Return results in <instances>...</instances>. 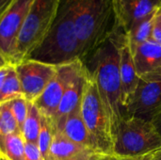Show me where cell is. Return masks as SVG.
Returning <instances> with one entry per match:
<instances>
[{"mask_svg": "<svg viewBox=\"0 0 161 160\" xmlns=\"http://www.w3.org/2000/svg\"><path fill=\"white\" fill-rule=\"evenodd\" d=\"M161 108V79L140 78L136 91L125 108L124 117L152 122Z\"/></svg>", "mask_w": 161, "mask_h": 160, "instance_id": "cell-10", "label": "cell"}, {"mask_svg": "<svg viewBox=\"0 0 161 160\" xmlns=\"http://www.w3.org/2000/svg\"><path fill=\"white\" fill-rule=\"evenodd\" d=\"M151 41L161 45V22L158 16V11L154 18L152 32H151Z\"/></svg>", "mask_w": 161, "mask_h": 160, "instance_id": "cell-26", "label": "cell"}, {"mask_svg": "<svg viewBox=\"0 0 161 160\" xmlns=\"http://www.w3.org/2000/svg\"><path fill=\"white\" fill-rule=\"evenodd\" d=\"M120 77L122 88V105L125 112V108L132 98L140 80L126 34L120 44Z\"/></svg>", "mask_w": 161, "mask_h": 160, "instance_id": "cell-13", "label": "cell"}, {"mask_svg": "<svg viewBox=\"0 0 161 160\" xmlns=\"http://www.w3.org/2000/svg\"><path fill=\"white\" fill-rule=\"evenodd\" d=\"M81 0H59L54 24L42 43L26 59L59 66L80 59L75 23Z\"/></svg>", "mask_w": 161, "mask_h": 160, "instance_id": "cell-2", "label": "cell"}, {"mask_svg": "<svg viewBox=\"0 0 161 160\" xmlns=\"http://www.w3.org/2000/svg\"><path fill=\"white\" fill-rule=\"evenodd\" d=\"M160 152L161 150L139 157H120L116 155H102L98 160H154Z\"/></svg>", "mask_w": 161, "mask_h": 160, "instance_id": "cell-24", "label": "cell"}, {"mask_svg": "<svg viewBox=\"0 0 161 160\" xmlns=\"http://www.w3.org/2000/svg\"><path fill=\"white\" fill-rule=\"evenodd\" d=\"M9 105H10L11 110L13 112V115L17 121L20 131L22 133L24 124H25V121L27 116L28 101H26L24 97H18L16 99L9 101Z\"/></svg>", "mask_w": 161, "mask_h": 160, "instance_id": "cell-23", "label": "cell"}, {"mask_svg": "<svg viewBox=\"0 0 161 160\" xmlns=\"http://www.w3.org/2000/svg\"><path fill=\"white\" fill-rule=\"evenodd\" d=\"M10 65H11V64H8L7 66H5V67H3L2 69H0V92H1V91H2V88H3L5 79H6L7 74H8V70H9Z\"/></svg>", "mask_w": 161, "mask_h": 160, "instance_id": "cell-28", "label": "cell"}, {"mask_svg": "<svg viewBox=\"0 0 161 160\" xmlns=\"http://www.w3.org/2000/svg\"><path fill=\"white\" fill-rule=\"evenodd\" d=\"M86 74L87 70L84 65V68L72 79V81L67 86L54 119L55 124L67 117L80 106L86 81Z\"/></svg>", "mask_w": 161, "mask_h": 160, "instance_id": "cell-15", "label": "cell"}, {"mask_svg": "<svg viewBox=\"0 0 161 160\" xmlns=\"http://www.w3.org/2000/svg\"><path fill=\"white\" fill-rule=\"evenodd\" d=\"M11 1L12 0H0V15L8 8V6L11 3Z\"/></svg>", "mask_w": 161, "mask_h": 160, "instance_id": "cell-30", "label": "cell"}, {"mask_svg": "<svg viewBox=\"0 0 161 160\" xmlns=\"http://www.w3.org/2000/svg\"><path fill=\"white\" fill-rule=\"evenodd\" d=\"M59 0H33L21 30L15 65L28 58L47 37L57 16Z\"/></svg>", "mask_w": 161, "mask_h": 160, "instance_id": "cell-6", "label": "cell"}, {"mask_svg": "<svg viewBox=\"0 0 161 160\" xmlns=\"http://www.w3.org/2000/svg\"><path fill=\"white\" fill-rule=\"evenodd\" d=\"M88 152H94V151H92L82 145H79L72 141L71 140H69L68 138H66L64 135H62L60 132L57 130L53 141L51 143V146L49 148L46 160L68 159Z\"/></svg>", "mask_w": 161, "mask_h": 160, "instance_id": "cell-16", "label": "cell"}, {"mask_svg": "<svg viewBox=\"0 0 161 160\" xmlns=\"http://www.w3.org/2000/svg\"><path fill=\"white\" fill-rule=\"evenodd\" d=\"M1 137H2V133H1V129H0V140H1Z\"/></svg>", "mask_w": 161, "mask_h": 160, "instance_id": "cell-35", "label": "cell"}, {"mask_svg": "<svg viewBox=\"0 0 161 160\" xmlns=\"http://www.w3.org/2000/svg\"><path fill=\"white\" fill-rule=\"evenodd\" d=\"M18 97H24L23 91L15 70V66L10 65L0 92V104L9 102Z\"/></svg>", "mask_w": 161, "mask_h": 160, "instance_id": "cell-20", "label": "cell"}, {"mask_svg": "<svg viewBox=\"0 0 161 160\" xmlns=\"http://www.w3.org/2000/svg\"><path fill=\"white\" fill-rule=\"evenodd\" d=\"M84 68L81 59L57 66V74L41 96L33 102L42 115L55 119L65 90L72 79Z\"/></svg>", "mask_w": 161, "mask_h": 160, "instance_id": "cell-8", "label": "cell"}, {"mask_svg": "<svg viewBox=\"0 0 161 160\" xmlns=\"http://www.w3.org/2000/svg\"><path fill=\"white\" fill-rule=\"evenodd\" d=\"M80 111L96 152L102 155H113L114 137L99 97L95 81L88 71L80 103Z\"/></svg>", "mask_w": 161, "mask_h": 160, "instance_id": "cell-5", "label": "cell"}, {"mask_svg": "<svg viewBox=\"0 0 161 160\" xmlns=\"http://www.w3.org/2000/svg\"><path fill=\"white\" fill-rule=\"evenodd\" d=\"M158 18H159V20H160L161 22V8L158 10Z\"/></svg>", "mask_w": 161, "mask_h": 160, "instance_id": "cell-33", "label": "cell"}, {"mask_svg": "<svg viewBox=\"0 0 161 160\" xmlns=\"http://www.w3.org/2000/svg\"><path fill=\"white\" fill-rule=\"evenodd\" d=\"M125 33L119 28L94 49L83 63L95 81L99 97L114 137L124 118L120 77V44Z\"/></svg>", "mask_w": 161, "mask_h": 160, "instance_id": "cell-1", "label": "cell"}, {"mask_svg": "<svg viewBox=\"0 0 161 160\" xmlns=\"http://www.w3.org/2000/svg\"><path fill=\"white\" fill-rule=\"evenodd\" d=\"M8 64H9L8 61L7 60V58H5V56L3 55V53L0 50V69H2L3 67L7 66Z\"/></svg>", "mask_w": 161, "mask_h": 160, "instance_id": "cell-31", "label": "cell"}, {"mask_svg": "<svg viewBox=\"0 0 161 160\" xmlns=\"http://www.w3.org/2000/svg\"><path fill=\"white\" fill-rule=\"evenodd\" d=\"M41 130V113L34 103L28 102L27 116L24 124L22 135L25 142L38 145V139Z\"/></svg>", "mask_w": 161, "mask_h": 160, "instance_id": "cell-18", "label": "cell"}, {"mask_svg": "<svg viewBox=\"0 0 161 160\" xmlns=\"http://www.w3.org/2000/svg\"><path fill=\"white\" fill-rule=\"evenodd\" d=\"M32 2L12 0L0 15V50L11 65H15L18 39Z\"/></svg>", "mask_w": 161, "mask_h": 160, "instance_id": "cell-7", "label": "cell"}, {"mask_svg": "<svg viewBox=\"0 0 161 160\" xmlns=\"http://www.w3.org/2000/svg\"><path fill=\"white\" fill-rule=\"evenodd\" d=\"M161 150V135L154 124L136 117H124L115 134L113 155L139 157Z\"/></svg>", "mask_w": 161, "mask_h": 160, "instance_id": "cell-4", "label": "cell"}, {"mask_svg": "<svg viewBox=\"0 0 161 160\" xmlns=\"http://www.w3.org/2000/svg\"><path fill=\"white\" fill-rule=\"evenodd\" d=\"M119 28L115 0H81L75 23L80 59L83 61Z\"/></svg>", "mask_w": 161, "mask_h": 160, "instance_id": "cell-3", "label": "cell"}, {"mask_svg": "<svg viewBox=\"0 0 161 160\" xmlns=\"http://www.w3.org/2000/svg\"><path fill=\"white\" fill-rule=\"evenodd\" d=\"M0 129L3 136L22 134L11 110L9 102L0 104Z\"/></svg>", "mask_w": 161, "mask_h": 160, "instance_id": "cell-22", "label": "cell"}, {"mask_svg": "<svg viewBox=\"0 0 161 160\" xmlns=\"http://www.w3.org/2000/svg\"><path fill=\"white\" fill-rule=\"evenodd\" d=\"M161 8V0H115L119 27L127 34L136 25L154 15Z\"/></svg>", "mask_w": 161, "mask_h": 160, "instance_id": "cell-11", "label": "cell"}, {"mask_svg": "<svg viewBox=\"0 0 161 160\" xmlns=\"http://www.w3.org/2000/svg\"><path fill=\"white\" fill-rule=\"evenodd\" d=\"M25 160H43L38 145L31 142H25Z\"/></svg>", "mask_w": 161, "mask_h": 160, "instance_id": "cell-25", "label": "cell"}, {"mask_svg": "<svg viewBox=\"0 0 161 160\" xmlns=\"http://www.w3.org/2000/svg\"><path fill=\"white\" fill-rule=\"evenodd\" d=\"M130 49L140 78L161 79V45L148 41Z\"/></svg>", "mask_w": 161, "mask_h": 160, "instance_id": "cell-12", "label": "cell"}, {"mask_svg": "<svg viewBox=\"0 0 161 160\" xmlns=\"http://www.w3.org/2000/svg\"><path fill=\"white\" fill-rule=\"evenodd\" d=\"M25 141L22 134H11L1 137L0 157L8 160H25Z\"/></svg>", "mask_w": 161, "mask_h": 160, "instance_id": "cell-17", "label": "cell"}, {"mask_svg": "<svg viewBox=\"0 0 161 160\" xmlns=\"http://www.w3.org/2000/svg\"><path fill=\"white\" fill-rule=\"evenodd\" d=\"M14 66L23 96L31 103L41 96L57 74V66L32 59H25Z\"/></svg>", "mask_w": 161, "mask_h": 160, "instance_id": "cell-9", "label": "cell"}, {"mask_svg": "<svg viewBox=\"0 0 161 160\" xmlns=\"http://www.w3.org/2000/svg\"><path fill=\"white\" fill-rule=\"evenodd\" d=\"M102 156V154H98L95 152H88L79 156H76L75 157H71L68 159L63 160H98V158Z\"/></svg>", "mask_w": 161, "mask_h": 160, "instance_id": "cell-27", "label": "cell"}, {"mask_svg": "<svg viewBox=\"0 0 161 160\" xmlns=\"http://www.w3.org/2000/svg\"><path fill=\"white\" fill-rule=\"evenodd\" d=\"M57 127L53 119L41 114V130L38 139V147L43 160L47 159L49 148L56 134Z\"/></svg>", "mask_w": 161, "mask_h": 160, "instance_id": "cell-19", "label": "cell"}, {"mask_svg": "<svg viewBox=\"0 0 161 160\" xmlns=\"http://www.w3.org/2000/svg\"><path fill=\"white\" fill-rule=\"evenodd\" d=\"M154 160H161V152L156 157H155V159Z\"/></svg>", "mask_w": 161, "mask_h": 160, "instance_id": "cell-32", "label": "cell"}, {"mask_svg": "<svg viewBox=\"0 0 161 160\" xmlns=\"http://www.w3.org/2000/svg\"><path fill=\"white\" fill-rule=\"evenodd\" d=\"M152 123L154 124V125L156 126V128L158 129V131L161 135V108L158 111V113L155 115V117L153 118Z\"/></svg>", "mask_w": 161, "mask_h": 160, "instance_id": "cell-29", "label": "cell"}, {"mask_svg": "<svg viewBox=\"0 0 161 160\" xmlns=\"http://www.w3.org/2000/svg\"><path fill=\"white\" fill-rule=\"evenodd\" d=\"M56 127L58 132L72 141L96 152L91 135L83 121L80 106L67 117L56 123Z\"/></svg>", "mask_w": 161, "mask_h": 160, "instance_id": "cell-14", "label": "cell"}, {"mask_svg": "<svg viewBox=\"0 0 161 160\" xmlns=\"http://www.w3.org/2000/svg\"><path fill=\"white\" fill-rule=\"evenodd\" d=\"M0 160H8L7 158H5V157H0Z\"/></svg>", "mask_w": 161, "mask_h": 160, "instance_id": "cell-34", "label": "cell"}, {"mask_svg": "<svg viewBox=\"0 0 161 160\" xmlns=\"http://www.w3.org/2000/svg\"><path fill=\"white\" fill-rule=\"evenodd\" d=\"M157 13V12H156ZM156 13L136 25L126 35L130 46L138 45L151 41V32Z\"/></svg>", "mask_w": 161, "mask_h": 160, "instance_id": "cell-21", "label": "cell"}]
</instances>
